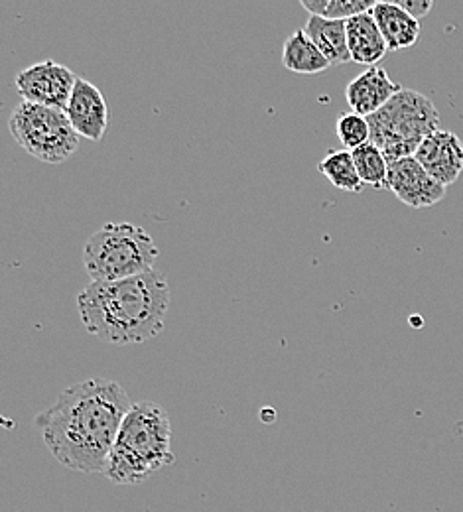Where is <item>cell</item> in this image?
<instances>
[{
  "label": "cell",
  "instance_id": "19",
  "mask_svg": "<svg viewBox=\"0 0 463 512\" xmlns=\"http://www.w3.org/2000/svg\"><path fill=\"white\" fill-rule=\"evenodd\" d=\"M335 132H337V138L339 142L345 146V150L353 152L357 150L359 146L371 142V127H369V121L367 117H361L353 111L349 113H343L339 119H337V125H335Z\"/></svg>",
  "mask_w": 463,
  "mask_h": 512
},
{
  "label": "cell",
  "instance_id": "18",
  "mask_svg": "<svg viewBox=\"0 0 463 512\" xmlns=\"http://www.w3.org/2000/svg\"><path fill=\"white\" fill-rule=\"evenodd\" d=\"M300 4L312 16L347 22L353 16L373 10L377 2H373V0H302Z\"/></svg>",
  "mask_w": 463,
  "mask_h": 512
},
{
  "label": "cell",
  "instance_id": "10",
  "mask_svg": "<svg viewBox=\"0 0 463 512\" xmlns=\"http://www.w3.org/2000/svg\"><path fill=\"white\" fill-rule=\"evenodd\" d=\"M67 119L81 138L99 142L109 128V107L103 93L79 77L66 107Z\"/></svg>",
  "mask_w": 463,
  "mask_h": 512
},
{
  "label": "cell",
  "instance_id": "13",
  "mask_svg": "<svg viewBox=\"0 0 463 512\" xmlns=\"http://www.w3.org/2000/svg\"><path fill=\"white\" fill-rule=\"evenodd\" d=\"M391 52L412 48L420 38V20L404 12L397 2H377L371 10Z\"/></svg>",
  "mask_w": 463,
  "mask_h": 512
},
{
  "label": "cell",
  "instance_id": "4",
  "mask_svg": "<svg viewBox=\"0 0 463 512\" xmlns=\"http://www.w3.org/2000/svg\"><path fill=\"white\" fill-rule=\"evenodd\" d=\"M160 251L154 239L133 223H107L93 233L83 249L91 282H117L154 270Z\"/></svg>",
  "mask_w": 463,
  "mask_h": 512
},
{
  "label": "cell",
  "instance_id": "6",
  "mask_svg": "<svg viewBox=\"0 0 463 512\" xmlns=\"http://www.w3.org/2000/svg\"><path fill=\"white\" fill-rule=\"evenodd\" d=\"M8 128L18 146L46 164H62L79 148V134L66 111L22 101L14 107Z\"/></svg>",
  "mask_w": 463,
  "mask_h": 512
},
{
  "label": "cell",
  "instance_id": "3",
  "mask_svg": "<svg viewBox=\"0 0 463 512\" xmlns=\"http://www.w3.org/2000/svg\"><path fill=\"white\" fill-rule=\"evenodd\" d=\"M174 459L168 412L156 402H136L119 430L105 477L117 485H140Z\"/></svg>",
  "mask_w": 463,
  "mask_h": 512
},
{
  "label": "cell",
  "instance_id": "1",
  "mask_svg": "<svg viewBox=\"0 0 463 512\" xmlns=\"http://www.w3.org/2000/svg\"><path fill=\"white\" fill-rule=\"evenodd\" d=\"M133 404L127 390L109 379L66 388L54 406L36 416L46 448L71 471L105 475L119 430Z\"/></svg>",
  "mask_w": 463,
  "mask_h": 512
},
{
  "label": "cell",
  "instance_id": "9",
  "mask_svg": "<svg viewBox=\"0 0 463 512\" xmlns=\"http://www.w3.org/2000/svg\"><path fill=\"white\" fill-rule=\"evenodd\" d=\"M414 158L442 186H452L463 172V142L452 130L432 132L416 150Z\"/></svg>",
  "mask_w": 463,
  "mask_h": 512
},
{
  "label": "cell",
  "instance_id": "11",
  "mask_svg": "<svg viewBox=\"0 0 463 512\" xmlns=\"http://www.w3.org/2000/svg\"><path fill=\"white\" fill-rule=\"evenodd\" d=\"M400 91L402 87L389 77V73L381 65H375L367 67L345 87V99L353 113L369 119Z\"/></svg>",
  "mask_w": 463,
  "mask_h": 512
},
{
  "label": "cell",
  "instance_id": "2",
  "mask_svg": "<svg viewBox=\"0 0 463 512\" xmlns=\"http://www.w3.org/2000/svg\"><path fill=\"white\" fill-rule=\"evenodd\" d=\"M168 306L170 286L158 270L117 282H91L77 296L85 331L111 345H136L158 337Z\"/></svg>",
  "mask_w": 463,
  "mask_h": 512
},
{
  "label": "cell",
  "instance_id": "16",
  "mask_svg": "<svg viewBox=\"0 0 463 512\" xmlns=\"http://www.w3.org/2000/svg\"><path fill=\"white\" fill-rule=\"evenodd\" d=\"M324 178L341 192L359 193L363 190V182L359 178L353 154L349 150H333L318 166Z\"/></svg>",
  "mask_w": 463,
  "mask_h": 512
},
{
  "label": "cell",
  "instance_id": "7",
  "mask_svg": "<svg viewBox=\"0 0 463 512\" xmlns=\"http://www.w3.org/2000/svg\"><path fill=\"white\" fill-rule=\"evenodd\" d=\"M77 79L79 77L66 65L46 60L20 71L14 85L26 103L66 111Z\"/></svg>",
  "mask_w": 463,
  "mask_h": 512
},
{
  "label": "cell",
  "instance_id": "17",
  "mask_svg": "<svg viewBox=\"0 0 463 512\" xmlns=\"http://www.w3.org/2000/svg\"><path fill=\"white\" fill-rule=\"evenodd\" d=\"M351 154L363 184L375 190H389V160L373 142L359 146Z\"/></svg>",
  "mask_w": 463,
  "mask_h": 512
},
{
  "label": "cell",
  "instance_id": "5",
  "mask_svg": "<svg viewBox=\"0 0 463 512\" xmlns=\"http://www.w3.org/2000/svg\"><path fill=\"white\" fill-rule=\"evenodd\" d=\"M367 121L371 127V142L389 162L414 156L420 144L432 132L440 130L436 105L414 89H402Z\"/></svg>",
  "mask_w": 463,
  "mask_h": 512
},
{
  "label": "cell",
  "instance_id": "14",
  "mask_svg": "<svg viewBox=\"0 0 463 512\" xmlns=\"http://www.w3.org/2000/svg\"><path fill=\"white\" fill-rule=\"evenodd\" d=\"M304 32L318 46V50L328 58L331 65L351 62V54L347 46V24L343 20L310 16Z\"/></svg>",
  "mask_w": 463,
  "mask_h": 512
},
{
  "label": "cell",
  "instance_id": "8",
  "mask_svg": "<svg viewBox=\"0 0 463 512\" xmlns=\"http://www.w3.org/2000/svg\"><path fill=\"white\" fill-rule=\"evenodd\" d=\"M389 190L412 209L432 207L446 197V186L436 182L414 156L389 162Z\"/></svg>",
  "mask_w": 463,
  "mask_h": 512
},
{
  "label": "cell",
  "instance_id": "15",
  "mask_svg": "<svg viewBox=\"0 0 463 512\" xmlns=\"http://www.w3.org/2000/svg\"><path fill=\"white\" fill-rule=\"evenodd\" d=\"M282 64L286 69L302 75H316L330 69L328 58L308 38L304 30H296L282 46Z\"/></svg>",
  "mask_w": 463,
  "mask_h": 512
},
{
  "label": "cell",
  "instance_id": "20",
  "mask_svg": "<svg viewBox=\"0 0 463 512\" xmlns=\"http://www.w3.org/2000/svg\"><path fill=\"white\" fill-rule=\"evenodd\" d=\"M397 4L404 12H408L416 20L424 18L432 10V6H434L432 0H397Z\"/></svg>",
  "mask_w": 463,
  "mask_h": 512
},
{
  "label": "cell",
  "instance_id": "12",
  "mask_svg": "<svg viewBox=\"0 0 463 512\" xmlns=\"http://www.w3.org/2000/svg\"><path fill=\"white\" fill-rule=\"evenodd\" d=\"M347 46L353 64L375 67L389 52L387 42L375 22L373 12H365L349 18L347 22Z\"/></svg>",
  "mask_w": 463,
  "mask_h": 512
}]
</instances>
